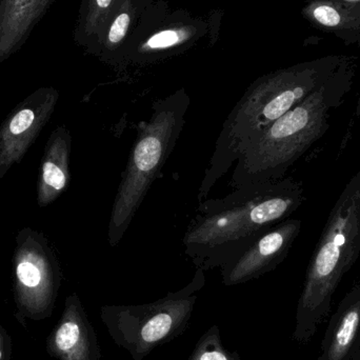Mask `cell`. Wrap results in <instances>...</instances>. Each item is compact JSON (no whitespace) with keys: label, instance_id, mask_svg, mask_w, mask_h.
Returning <instances> with one entry per match:
<instances>
[{"label":"cell","instance_id":"obj_17","mask_svg":"<svg viewBox=\"0 0 360 360\" xmlns=\"http://www.w3.org/2000/svg\"><path fill=\"white\" fill-rule=\"evenodd\" d=\"M17 277L25 287L30 289L38 287L41 281V273L39 269L31 262H21L18 264Z\"/></svg>","mask_w":360,"mask_h":360},{"label":"cell","instance_id":"obj_11","mask_svg":"<svg viewBox=\"0 0 360 360\" xmlns=\"http://www.w3.org/2000/svg\"><path fill=\"white\" fill-rule=\"evenodd\" d=\"M302 15L313 27L360 44V2L311 0Z\"/></svg>","mask_w":360,"mask_h":360},{"label":"cell","instance_id":"obj_16","mask_svg":"<svg viewBox=\"0 0 360 360\" xmlns=\"http://www.w3.org/2000/svg\"><path fill=\"white\" fill-rule=\"evenodd\" d=\"M131 16L129 13H120L115 20L112 23L110 27L109 34H108V44L114 46L122 41L124 36L128 33L129 27H130Z\"/></svg>","mask_w":360,"mask_h":360},{"label":"cell","instance_id":"obj_7","mask_svg":"<svg viewBox=\"0 0 360 360\" xmlns=\"http://www.w3.org/2000/svg\"><path fill=\"white\" fill-rule=\"evenodd\" d=\"M302 226V220L288 218L262 233L238 257L220 268L224 285H241L275 270L287 258Z\"/></svg>","mask_w":360,"mask_h":360},{"label":"cell","instance_id":"obj_9","mask_svg":"<svg viewBox=\"0 0 360 360\" xmlns=\"http://www.w3.org/2000/svg\"><path fill=\"white\" fill-rule=\"evenodd\" d=\"M360 355V281L330 319L317 360H353Z\"/></svg>","mask_w":360,"mask_h":360},{"label":"cell","instance_id":"obj_21","mask_svg":"<svg viewBox=\"0 0 360 360\" xmlns=\"http://www.w3.org/2000/svg\"><path fill=\"white\" fill-rule=\"evenodd\" d=\"M0 360H1V352H0Z\"/></svg>","mask_w":360,"mask_h":360},{"label":"cell","instance_id":"obj_12","mask_svg":"<svg viewBox=\"0 0 360 360\" xmlns=\"http://www.w3.org/2000/svg\"><path fill=\"white\" fill-rule=\"evenodd\" d=\"M112 2L113 0H84L75 31L76 39L98 34L99 30L107 20Z\"/></svg>","mask_w":360,"mask_h":360},{"label":"cell","instance_id":"obj_10","mask_svg":"<svg viewBox=\"0 0 360 360\" xmlns=\"http://www.w3.org/2000/svg\"><path fill=\"white\" fill-rule=\"evenodd\" d=\"M55 0H0V63L18 52Z\"/></svg>","mask_w":360,"mask_h":360},{"label":"cell","instance_id":"obj_15","mask_svg":"<svg viewBox=\"0 0 360 360\" xmlns=\"http://www.w3.org/2000/svg\"><path fill=\"white\" fill-rule=\"evenodd\" d=\"M44 182L55 191H61L67 186L68 176L65 171L54 162H48L44 166Z\"/></svg>","mask_w":360,"mask_h":360},{"label":"cell","instance_id":"obj_4","mask_svg":"<svg viewBox=\"0 0 360 360\" xmlns=\"http://www.w3.org/2000/svg\"><path fill=\"white\" fill-rule=\"evenodd\" d=\"M360 255V170L334 205L309 262L293 340L308 344L331 311L332 297Z\"/></svg>","mask_w":360,"mask_h":360},{"label":"cell","instance_id":"obj_13","mask_svg":"<svg viewBox=\"0 0 360 360\" xmlns=\"http://www.w3.org/2000/svg\"><path fill=\"white\" fill-rule=\"evenodd\" d=\"M188 360H240V356L237 352L226 350L219 328L213 326L201 336Z\"/></svg>","mask_w":360,"mask_h":360},{"label":"cell","instance_id":"obj_2","mask_svg":"<svg viewBox=\"0 0 360 360\" xmlns=\"http://www.w3.org/2000/svg\"><path fill=\"white\" fill-rule=\"evenodd\" d=\"M349 59L323 57L278 70L254 82L222 124L199 188L198 202L207 198L216 182L264 131L319 90Z\"/></svg>","mask_w":360,"mask_h":360},{"label":"cell","instance_id":"obj_8","mask_svg":"<svg viewBox=\"0 0 360 360\" xmlns=\"http://www.w3.org/2000/svg\"><path fill=\"white\" fill-rule=\"evenodd\" d=\"M49 350L59 360H101L96 332L77 296L67 300L63 317L49 340Z\"/></svg>","mask_w":360,"mask_h":360},{"label":"cell","instance_id":"obj_19","mask_svg":"<svg viewBox=\"0 0 360 360\" xmlns=\"http://www.w3.org/2000/svg\"><path fill=\"white\" fill-rule=\"evenodd\" d=\"M356 116H359V117H360V95H359V103H357Z\"/></svg>","mask_w":360,"mask_h":360},{"label":"cell","instance_id":"obj_1","mask_svg":"<svg viewBox=\"0 0 360 360\" xmlns=\"http://www.w3.org/2000/svg\"><path fill=\"white\" fill-rule=\"evenodd\" d=\"M304 200V188L293 179L245 186L222 198L205 199L184 233V253L205 272L221 268L262 233L290 218Z\"/></svg>","mask_w":360,"mask_h":360},{"label":"cell","instance_id":"obj_18","mask_svg":"<svg viewBox=\"0 0 360 360\" xmlns=\"http://www.w3.org/2000/svg\"><path fill=\"white\" fill-rule=\"evenodd\" d=\"M34 122V113L32 110H22L14 116L10 124L12 134H21L30 128Z\"/></svg>","mask_w":360,"mask_h":360},{"label":"cell","instance_id":"obj_20","mask_svg":"<svg viewBox=\"0 0 360 360\" xmlns=\"http://www.w3.org/2000/svg\"><path fill=\"white\" fill-rule=\"evenodd\" d=\"M353 360H360V355H359V356H357L356 359H354Z\"/></svg>","mask_w":360,"mask_h":360},{"label":"cell","instance_id":"obj_14","mask_svg":"<svg viewBox=\"0 0 360 360\" xmlns=\"http://www.w3.org/2000/svg\"><path fill=\"white\" fill-rule=\"evenodd\" d=\"M188 37V33L186 30H165L151 36L143 48L146 49V51L166 50L177 46Z\"/></svg>","mask_w":360,"mask_h":360},{"label":"cell","instance_id":"obj_3","mask_svg":"<svg viewBox=\"0 0 360 360\" xmlns=\"http://www.w3.org/2000/svg\"><path fill=\"white\" fill-rule=\"evenodd\" d=\"M354 73L350 57L319 90L273 122L237 160L231 186L236 190L285 179L290 167L329 130L332 113L352 89Z\"/></svg>","mask_w":360,"mask_h":360},{"label":"cell","instance_id":"obj_6","mask_svg":"<svg viewBox=\"0 0 360 360\" xmlns=\"http://www.w3.org/2000/svg\"><path fill=\"white\" fill-rule=\"evenodd\" d=\"M202 269H196L190 283L150 304L105 306L101 317L116 346L134 360L172 342L188 329L199 292L205 285Z\"/></svg>","mask_w":360,"mask_h":360},{"label":"cell","instance_id":"obj_5","mask_svg":"<svg viewBox=\"0 0 360 360\" xmlns=\"http://www.w3.org/2000/svg\"><path fill=\"white\" fill-rule=\"evenodd\" d=\"M190 99L179 91L156 101L151 117L139 124V135L120 179L109 221V243L115 248L124 238L152 184L162 175L186 124Z\"/></svg>","mask_w":360,"mask_h":360}]
</instances>
